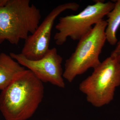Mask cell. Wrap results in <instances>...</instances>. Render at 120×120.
I'll list each match as a JSON object with an SVG mask.
<instances>
[{
	"label": "cell",
	"mask_w": 120,
	"mask_h": 120,
	"mask_svg": "<svg viewBox=\"0 0 120 120\" xmlns=\"http://www.w3.org/2000/svg\"><path fill=\"white\" fill-rule=\"evenodd\" d=\"M110 56L116 58L120 61V39L117 42L116 48L112 52Z\"/></svg>",
	"instance_id": "cell-10"
},
{
	"label": "cell",
	"mask_w": 120,
	"mask_h": 120,
	"mask_svg": "<svg viewBox=\"0 0 120 120\" xmlns=\"http://www.w3.org/2000/svg\"><path fill=\"white\" fill-rule=\"evenodd\" d=\"M40 10L30 0H0V45L26 41L40 24Z\"/></svg>",
	"instance_id": "cell-2"
},
{
	"label": "cell",
	"mask_w": 120,
	"mask_h": 120,
	"mask_svg": "<svg viewBox=\"0 0 120 120\" xmlns=\"http://www.w3.org/2000/svg\"><path fill=\"white\" fill-rule=\"evenodd\" d=\"M106 16L107 25L105 32L106 41L110 45H114L118 42L117 32L120 27V0L115 1L113 8Z\"/></svg>",
	"instance_id": "cell-9"
},
{
	"label": "cell",
	"mask_w": 120,
	"mask_h": 120,
	"mask_svg": "<svg viewBox=\"0 0 120 120\" xmlns=\"http://www.w3.org/2000/svg\"><path fill=\"white\" fill-rule=\"evenodd\" d=\"M9 55L31 71L42 82L50 83L60 88L65 87L62 67L63 59L56 48L49 49L43 57L37 60H29L21 53L11 52Z\"/></svg>",
	"instance_id": "cell-7"
},
{
	"label": "cell",
	"mask_w": 120,
	"mask_h": 120,
	"mask_svg": "<svg viewBox=\"0 0 120 120\" xmlns=\"http://www.w3.org/2000/svg\"><path fill=\"white\" fill-rule=\"evenodd\" d=\"M26 70L10 55L0 53V90L7 88L18 75Z\"/></svg>",
	"instance_id": "cell-8"
},
{
	"label": "cell",
	"mask_w": 120,
	"mask_h": 120,
	"mask_svg": "<svg viewBox=\"0 0 120 120\" xmlns=\"http://www.w3.org/2000/svg\"><path fill=\"white\" fill-rule=\"evenodd\" d=\"M79 7L77 3L71 2L59 5L54 8L34 32L25 41L21 53L30 60H37L43 57L49 49L51 32L56 19L65 11H76Z\"/></svg>",
	"instance_id": "cell-6"
},
{
	"label": "cell",
	"mask_w": 120,
	"mask_h": 120,
	"mask_svg": "<svg viewBox=\"0 0 120 120\" xmlns=\"http://www.w3.org/2000/svg\"><path fill=\"white\" fill-rule=\"evenodd\" d=\"M107 25L106 20H102L79 41L75 51L65 61L64 79L72 82L77 76L101 64L99 56L106 41Z\"/></svg>",
	"instance_id": "cell-3"
},
{
	"label": "cell",
	"mask_w": 120,
	"mask_h": 120,
	"mask_svg": "<svg viewBox=\"0 0 120 120\" xmlns=\"http://www.w3.org/2000/svg\"><path fill=\"white\" fill-rule=\"evenodd\" d=\"M114 6L112 1H95L77 15H68L60 17L56 29L54 40L57 45H61L68 38L73 41H79L90 32L94 26L103 19Z\"/></svg>",
	"instance_id": "cell-5"
},
{
	"label": "cell",
	"mask_w": 120,
	"mask_h": 120,
	"mask_svg": "<svg viewBox=\"0 0 120 120\" xmlns=\"http://www.w3.org/2000/svg\"><path fill=\"white\" fill-rule=\"evenodd\" d=\"M43 82L31 71L22 72L0 94V111L6 120H27L44 97Z\"/></svg>",
	"instance_id": "cell-1"
},
{
	"label": "cell",
	"mask_w": 120,
	"mask_h": 120,
	"mask_svg": "<svg viewBox=\"0 0 120 120\" xmlns=\"http://www.w3.org/2000/svg\"></svg>",
	"instance_id": "cell-11"
},
{
	"label": "cell",
	"mask_w": 120,
	"mask_h": 120,
	"mask_svg": "<svg viewBox=\"0 0 120 120\" xmlns=\"http://www.w3.org/2000/svg\"><path fill=\"white\" fill-rule=\"evenodd\" d=\"M120 86V61L110 56L80 83L79 90L86 95L89 103L101 107L112 101Z\"/></svg>",
	"instance_id": "cell-4"
}]
</instances>
